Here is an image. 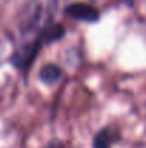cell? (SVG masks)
Here are the masks:
<instances>
[{"label": "cell", "mask_w": 146, "mask_h": 148, "mask_svg": "<svg viewBox=\"0 0 146 148\" xmlns=\"http://www.w3.org/2000/svg\"><path fill=\"white\" fill-rule=\"evenodd\" d=\"M117 1H120V3H125V4H128V6H132L135 0H117Z\"/></svg>", "instance_id": "52a82bcc"}, {"label": "cell", "mask_w": 146, "mask_h": 148, "mask_svg": "<svg viewBox=\"0 0 146 148\" xmlns=\"http://www.w3.org/2000/svg\"><path fill=\"white\" fill-rule=\"evenodd\" d=\"M62 75H63V71L60 69V66H57V65H54V63L45 65V66L40 69V72H39L40 81H42L43 84H46V85L56 84V82L62 78Z\"/></svg>", "instance_id": "5b68a950"}, {"label": "cell", "mask_w": 146, "mask_h": 148, "mask_svg": "<svg viewBox=\"0 0 146 148\" xmlns=\"http://www.w3.org/2000/svg\"><path fill=\"white\" fill-rule=\"evenodd\" d=\"M65 33H66V30L62 25L53 23L50 27H48L37 38L19 42V45L16 46V49L10 58L12 65L20 72H27L30 69V66L33 65V62L36 60V58H37L39 52L42 50V48L52 43V42L62 39L65 36Z\"/></svg>", "instance_id": "7a4b0ae2"}, {"label": "cell", "mask_w": 146, "mask_h": 148, "mask_svg": "<svg viewBox=\"0 0 146 148\" xmlns=\"http://www.w3.org/2000/svg\"><path fill=\"white\" fill-rule=\"evenodd\" d=\"M43 148H66V147H65V144H63V143H60V141H56V140H54V141L48 143Z\"/></svg>", "instance_id": "8992f818"}, {"label": "cell", "mask_w": 146, "mask_h": 148, "mask_svg": "<svg viewBox=\"0 0 146 148\" xmlns=\"http://www.w3.org/2000/svg\"><path fill=\"white\" fill-rule=\"evenodd\" d=\"M120 135L119 131H116L112 127H105L102 130H99L92 141V147L93 148H112L113 144H116L119 141Z\"/></svg>", "instance_id": "277c9868"}, {"label": "cell", "mask_w": 146, "mask_h": 148, "mask_svg": "<svg viewBox=\"0 0 146 148\" xmlns=\"http://www.w3.org/2000/svg\"><path fill=\"white\" fill-rule=\"evenodd\" d=\"M66 14L75 20L86 23H95L100 17L99 10L89 3H73L66 7Z\"/></svg>", "instance_id": "3957f363"}, {"label": "cell", "mask_w": 146, "mask_h": 148, "mask_svg": "<svg viewBox=\"0 0 146 148\" xmlns=\"http://www.w3.org/2000/svg\"><path fill=\"white\" fill-rule=\"evenodd\" d=\"M57 0H29L20 12L19 30L22 40H30L53 25Z\"/></svg>", "instance_id": "6da1fadb"}]
</instances>
